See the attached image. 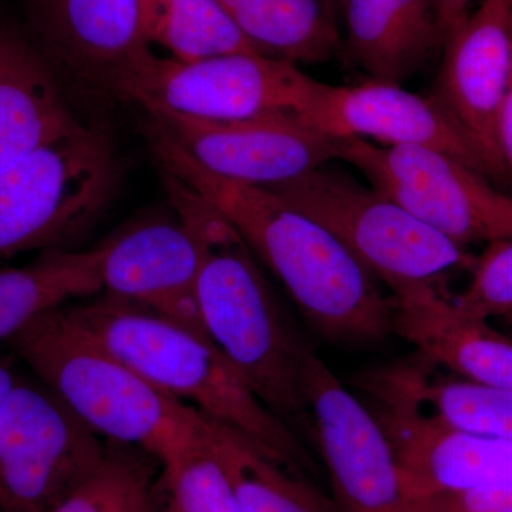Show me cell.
I'll use <instances>...</instances> for the list:
<instances>
[{
  "label": "cell",
  "instance_id": "52a82bcc",
  "mask_svg": "<svg viewBox=\"0 0 512 512\" xmlns=\"http://www.w3.org/2000/svg\"><path fill=\"white\" fill-rule=\"evenodd\" d=\"M339 160L365 175L373 190L458 247L512 239L511 195L444 151L346 138L340 143Z\"/></svg>",
  "mask_w": 512,
  "mask_h": 512
},
{
  "label": "cell",
  "instance_id": "ac0fdd59",
  "mask_svg": "<svg viewBox=\"0 0 512 512\" xmlns=\"http://www.w3.org/2000/svg\"><path fill=\"white\" fill-rule=\"evenodd\" d=\"M79 123L43 57L0 23V175Z\"/></svg>",
  "mask_w": 512,
  "mask_h": 512
},
{
  "label": "cell",
  "instance_id": "8992f818",
  "mask_svg": "<svg viewBox=\"0 0 512 512\" xmlns=\"http://www.w3.org/2000/svg\"><path fill=\"white\" fill-rule=\"evenodd\" d=\"M265 188L332 232L393 293L436 285L453 269L473 264L464 248L372 187L326 165Z\"/></svg>",
  "mask_w": 512,
  "mask_h": 512
},
{
  "label": "cell",
  "instance_id": "3957f363",
  "mask_svg": "<svg viewBox=\"0 0 512 512\" xmlns=\"http://www.w3.org/2000/svg\"><path fill=\"white\" fill-rule=\"evenodd\" d=\"M67 311L160 392L245 434L289 470L319 476L315 454L205 333L104 293L70 303Z\"/></svg>",
  "mask_w": 512,
  "mask_h": 512
},
{
  "label": "cell",
  "instance_id": "277c9868",
  "mask_svg": "<svg viewBox=\"0 0 512 512\" xmlns=\"http://www.w3.org/2000/svg\"><path fill=\"white\" fill-rule=\"evenodd\" d=\"M6 345L97 436L158 464L201 437L202 414L147 382L67 311L30 322Z\"/></svg>",
  "mask_w": 512,
  "mask_h": 512
},
{
  "label": "cell",
  "instance_id": "9c48e42d",
  "mask_svg": "<svg viewBox=\"0 0 512 512\" xmlns=\"http://www.w3.org/2000/svg\"><path fill=\"white\" fill-rule=\"evenodd\" d=\"M363 387L392 447L406 500L512 484V443L458 430L423 412L397 365L367 376Z\"/></svg>",
  "mask_w": 512,
  "mask_h": 512
},
{
  "label": "cell",
  "instance_id": "cb8c5ba5",
  "mask_svg": "<svg viewBox=\"0 0 512 512\" xmlns=\"http://www.w3.org/2000/svg\"><path fill=\"white\" fill-rule=\"evenodd\" d=\"M397 367L410 392L437 419L467 433L512 443V390L464 379L430 382L421 362Z\"/></svg>",
  "mask_w": 512,
  "mask_h": 512
},
{
  "label": "cell",
  "instance_id": "30bf717a",
  "mask_svg": "<svg viewBox=\"0 0 512 512\" xmlns=\"http://www.w3.org/2000/svg\"><path fill=\"white\" fill-rule=\"evenodd\" d=\"M309 79L296 64L261 53L194 63L151 55L128 84L123 101L208 120L298 114Z\"/></svg>",
  "mask_w": 512,
  "mask_h": 512
},
{
  "label": "cell",
  "instance_id": "5bb4252c",
  "mask_svg": "<svg viewBox=\"0 0 512 512\" xmlns=\"http://www.w3.org/2000/svg\"><path fill=\"white\" fill-rule=\"evenodd\" d=\"M430 96L473 140L493 170L510 183L497 140V120L512 79L511 0H483L443 43Z\"/></svg>",
  "mask_w": 512,
  "mask_h": 512
},
{
  "label": "cell",
  "instance_id": "836d02e7",
  "mask_svg": "<svg viewBox=\"0 0 512 512\" xmlns=\"http://www.w3.org/2000/svg\"><path fill=\"white\" fill-rule=\"evenodd\" d=\"M511 5H512V0H511Z\"/></svg>",
  "mask_w": 512,
  "mask_h": 512
},
{
  "label": "cell",
  "instance_id": "e0dca14e",
  "mask_svg": "<svg viewBox=\"0 0 512 512\" xmlns=\"http://www.w3.org/2000/svg\"><path fill=\"white\" fill-rule=\"evenodd\" d=\"M394 332L419 350L429 365L461 379L512 390V339L487 320L461 311L436 285L393 293Z\"/></svg>",
  "mask_w": 512,
  "mask_h": 512
},
{
  "label": "cell",
  "instance_id": "7c38bea8",
  "mask_svg": "<svg viewBox=\"0 0 512 512\" xmlns=\"http://www.w3.org/2000/svg\"><path fill=\"white\" fill-rule=\"evenodd\" d=\"M306 390L316 448L340 512H409L382 427L316 353L306 370Z\"/></svg>",
  "mask_w": 512,
  "mask_h": 512
},
{
  "label": "cell",
  "instance_id": "4316f807",
  "mask_svg": "<svg viewBox=\"0 0 512 512\" xmlns=\"http://www.w3.org/2000/svg\"><path fill=\"white\" fill-rule=\"evenodd\" d=\"M473 276L466 291L454 303L476 318H512V239L488 244L483 254L473 259Z\"/></svg>",
  "mask_w": 512,
  "mask_h": 512
},
{
  "label": "cell",
  "instance_id": "603a6c76",
  "mask_svg": "<svg viewBox=\"0 0 512 512\" xmlns=\"http://www.w3.org/2000/svg\"><path fill=\"white\" fill-rule=\"evenodd\" d=\"M141 32L183 63L259 53L218 0H141Z\"/></svg>",
  "mask_w": 512,
  "mask_h": 512
},
{
  "label": "cell",
  "instance_id": "1f68e13d",
  "mask_svg": "<svg viewBox=\"0 0 512 512\" xmlns=\"http://www.w3.org/2000/svg\"><path fill=\"white\" fill-rule=\"evenodd\" d=\"M151 512H158V510H157V508H156V510H153V511H151Z\"/></svg>",
  "mask_w": 512,
  "mask_h": 512
},
{
  "label": "cell",
  "instance_id": "484cf974",
  "mask_svg": "<svg viewBox=\"0 0 512 512\" xmlns=\"http://www.w3.org/2000/svg\"><path fill=\"white\" fill-rule=\"evenodd\" d=\"M165 512H241L227 471L204 439L161 464Z\"/></svg>",
  "mask_w": 512,
  "mask_h": 512
},
{
  "label": "cell",
  "instance_id": "9a60e30c",
  "mask_svg": "<svg viewBox=\"0 0 512 512\" xmlns=\"http://www.w3.org/2000/svg\"><path fill=\"white\" fill-rule=\"evenodd\" d=\"M30 22L62 72L82 89L123 101L153 52L141 0H26Z\"/></svg>",
  "mask_w": 512,
  "mask_h": 512
},
{
  "label": "cell",
  "instance_id": "d6a6232c",
  "mask_svg": "<svg viewBox=\"0 0 512 512\" xmlns=\"http://www.w3.org/2000/svg\"><path fill=\"white\" fill-rule=\"evenodd\" d=\"M508 320H510V322L512 323V318H511V319H508Z\"/></svg>",
  "mask_w": 512,
  "mask_h": 512
},
{
  "label": "cell",
  "instance_id": "7a4b0ae2",
  "mask_svg": "<svg viewBox=\"0 0 512 512\" xmlns=\"http://www.w3.org/2000/svg\"><path fill=\"white\" fill-rule=\"evenodd\" d=\"M171 210L200 254L197 303L205 335L258 399L318 454L306 370L313 349L286 316L237 229L174 175L161 171Z\"/></svg>",
  "mask_w": 512,
  "mask_h": 512
},
{
  "label": "cell",
  "instance_id": "ba28073f",
  "mask_svg": "<svg viewBox=\"0 0 512 512\" xmlns=\"http://www.w3.org/2000/svg\"><path fill=\"white\" fill-rule=\"evenodd\" d=\"M45 384L19 379L0 409V512H50L107 456Z\"/></svg>",
  "mask_w": 512,
  "mask_h": 512
},
{
  "label": "cell",
  "instance_id": "44dd1931",
  "mask_svg": "<svg viewBox=\"0 0 512 512\" xmlns=\"http://www.w3.org/2000/svg\"><path fill=\"white\" fill-rule=\"evenodd\" d=\"M202 433L227 471L241 512H340L311 478L289 470L245 434L204 414Z\"/></svg>",
  "mask_w": 512,
  "mask_h": 512
},
{
  "label": "cell",
  "instance_id": "f1b7e54d",
  "mask_svg": "<svg viewBox=\"0 0 512 512\" xmlns=\"http://www.w3.org/2000/svg\"><path fill=\"white\" fill-rule=\"evenodd\" d=\"M497 140L505 170L512 184V79L498 114Z\"/></svg>",
  "mask_w": 512,
  "mask_h": 512
},
{
  "label": "cell",
  "instance_id": "f546056e",
  "mask_svg": "<svg viewBox=\"0 0 512 512\" xmlns=\"http://www.w3.org/2000/svg\"><path fill=\"white\" fill-rule=\"evenodd\" d=\"M439 13L440 28L444 39L468 16L473 0H434Z\"/></svg>",
  "mask_w": 512,
  "mask_h": 512
},
{
  "label": "cell",
  "instance_id": "ffe728a7",
  "mask_svg": "<svg viewBox=\"0 0 512 512\" xmlns=\"http://www.w3.org/2000/svg\"><path fill=\"white\" fill-rule=\"evenodd\" d=\"M103 247L46 249L22 266L0 268V345L45 313L103 292Z\"/></svg>",
  "mask_w": 512,
  "mask_h": 512
},
{
  "label": "cell",
  "instance_id": "2e32d148",
  "mask_svg": "<svg viewBox=\"0 0 512 512\" xmlns=\"http://www.w3.org/2000/svg\"><path fill=\"white\" fill-rule=\"evenodd\" d=\"M101 247V293L205 333L197 303L200 254L174 212L124 228Z\"/></svg>",
  "mask_w": 512,
  "mask_h": 512
},
{
  "label": "cell",
  "instance_id": "7402d4cb",
  "mask_svg": "<svg viewBox=\"0 0 512 512\" xmlns=\"http://www.w3.org/2000/svg\"><path fill=\"white\" fill-rule=\"evenodd\" d=\"M265 56L298 66L328 62L342 43L333 0H218Z\"/></svg>",
  "mask_w": 512,
  "mask_h": 512
},
{
  "label": "cell",
  "instance_id": "d4e9b609",
  "mask_svg": "<svg viewBox=\"0 0 512 512\" xmlns=\"http://www.w3.org/2000/svg\"><path fill=\"white\" fill-rule=\"evenodd\" d=\"M153 460L137 448L109 443V451L100 466L50 512L156 510L151 470Z\"/></svg>",
  "mask_w": 512,
  "mask_h": 512
},
{
  "label": "cell",
  "instance_id": "83f0119b",
  "mask_svg": "<svg viewBox=\"0 0 512 512\" xmlns=\"http://www.w3.org/2000/svg\"><path fill=\"white\" fill-rule=\"evenodd\" d=\"M409 512H512V484L407 500Z\"/></svg>",
  "mask_w": 512,
  "mask_h": 512
},
{
  "label": "cell",
  "instance_id": "4dcf8cb0",
  "mask_svg": "<svg viewBox=\"0 0 512 512\" xmlns=\"http://www.w3.org/2000/svg\"><path fill=\"white\" fill-rule=\"evenodd\" d=\"M19 382V377L13 373L6 363L0 360V409L3 404L8 400L9 394L15 389L16 383Z\"/></svg>",
  "mask_w": 512,
  "mask_h": 512
},
{
  "label": "cell",
  "instance_id": "5b68a950",
  "mask_svg": "<svg viewBox=\"0 0 512 512\" xmlns=\"http://www.w3.org/2000/svg\"><path fill=\"white\" fill-rule=\"evenodd\" d=\"M119 177L110 131L82 121L0 175V264L70 248L109 208Z\"/></svg>",
  "mask_w": 512,
  "mask_h": 512
},
{
  "label": "cell",
  "instance_id": "8fae6325",
  "mask_svg": "<svg viewBox=\"0 0 512 512\" xmlns=\"http://www.w3.org/2000/svg\"><path fill=\"white\" fill-rule=\"evenodd\" d=\"M147 123L198 165L235 183L272 187L339 158V138L284 113L247 120H208L163 107H141Z\"/></svg>",
  "mask_w": 512,
  "mask_h": 512
},
{
  "label": "cell",
  "instance_id": "6da1fadb",
  "mask_svg": "<svg viewBox=\"0 0 512 512\" xmlns=\"http://www.w3.org/2000/svg\"><path fill=\"white\" fill-rule=\"evenodd\" d=\"M147 137L161 171L187 184L237 229L309 328L346 346L376 345L392 335L393 298L332 232L275 192L210 173L150 124Z\"/></svg>",
  "mask_w": 512,
  "mask_h": 512
},
{
  "label": "cell",
  "instance_id": "4fadbf2b",
  "mask_svg": "<svg viewBox=\"0 0 512 512\" xmlns=\"http://www.w3.org/2000/svg\"><path fill=\"white\" fill-rule=\"evenodd\" d=\"M298 116L339 140L436 148L495 183L483 153L450 114L433 97L407 92L400 84L369 80L333 86L311 77Z\"/></svg>",
  "mask_w": 512,
  "mask_h": 512
},
{
  "label": "cell",
  "instance_id": "d6986e66",
  "mask_svg": "<svg viewBox=\"0 0 512 512\" xmlns=\"http://www.w3.org/2000/svg\"><path fill=\"white\" fill-rule=\"evenodd\" d=\"M350 59L377 82L400 84L443 47L434 0H340Z\"/></svg>",
  "mask_w": 512,
  "mask_h": 512
}]
</instances>
